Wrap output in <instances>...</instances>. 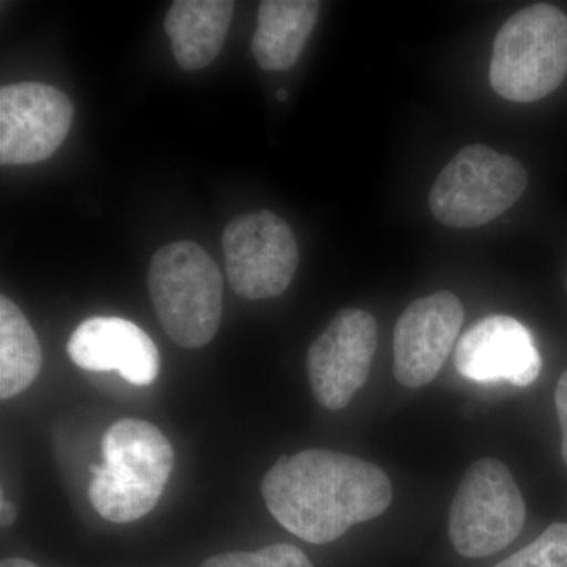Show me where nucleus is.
<instances>
[{
    "label": "nucleus",
    "mask_w": 567,
    "mask_h": 567,
    "mask_svg": "<svg viewBox=\"0 0 567 567\" xmlns=\"http://www.w3.org/2000/svg\"><path fill=\"white\" fill-rule=\"evenodd\" d=\"M223 252L230 287L251 301L286 292L300 262L292 229L270 210L248 213L227 224Z\"/></svg>",
    "instance_id": "obj_7"
},
{
    "label": "nucleus",
    "mask_w": 567,
    "mask_h": 567,
    "mask_svg": "<svg viewBox=\"0 0 567 567\" xmlns=\"http://www.w3.org/2000/svg\"><path fill=\"white\" fill-rule=\"evenodd\" d=\"M525 167L487 145H466L443 167L429 194L436 221L473 229L509 210L527 189Z\"/></svg>",
    "instance_id": "obj_5"
},
{
    "label": "nucleus",
    "mask_w": 567,
    "mask_h": 567,
    "mask_svg": "<svg viewBox=\"0 0 567 567\" xmlns=\"http://www.w3.org/2000/svg\"><path fill=\"white\" fill-rule=\"evenodd\" d=\"M317 0H264L257 14L252 54L260 69H290L300 59L317 18Z\"/></svg>",
    "instance_id": "obj_14"
},
{
    "label": "nucleus",
    "mask_w": 567,
    "mask_h": 567,
    "mask_svg": "<svg viewBox=\"0 0 567 567\" xmlns=\"http://www.w3.org/2000/svg\"><path fill=\"white\" fill-rule=\"evenodd\" d=\"M69 354L85 371H117L136 386L151 385L159 372V352L151 336L121 317L82 322L70 336Z\"/></svg>",
    "instance_id": "obj_12"
},
{
    "label": "nucleus",
    "mask_w": 567,
    "mask_h": 567,
    "mask_svg": "<svg viewBox=\"0 0 567 567\" xmlns=\"http://www.w3.org/2000/svg\"><path fill=\"white\" fill-rule=\"evenodd\" d=\"M566 76L567 17L557 7H527L496 33L488 80L502 99L537 102L557 91Z\"/></svg>",
    "instance_id": "obj_4"
},
{
    "label": "nucleus",
    "mask_w": 567,
    "mask_h": 567,
    "mask_svg": "<svg viewBox=\"0 0 567 567\" xmlns=\"http://www.w3.org/2000/svg\"><path fill=\"white\" fill-rule=\"evenodd\" d=\"M234 9L230 0H177L171 6L164 28L183 70L204 69L218 58Z\"/></svg>",
    "instance_id": "obj_13"
},
{
    "label": "nucleus",
    "mask_w": 567,
    "mask_h": 567,
    "mask_svg": "<svg viewBox=\"0 0 567 567\" xmlns=\"http://www.w3.org/2000/svg\"><path fill=\"white\" fill-rule=\"evenodd\" d=\"M260 492L271 516L311 544L333 543L353 525L382 516L393 502L390 477L379 465L328 450L282 456Z\"/></svg>",
    "instance_id": "obj_1"
},
{
    "label": "nucleus",
    "mask_w": 567,
    "mask_h": 567,
    "mask_svg": "<svg viewBox=\"0 0 567 567\" xmlns=\"http://www.w3.org/2000/svg\"><path fill=\"white\" fill-rule=\"evenodd\" d=\"M200 567H315L300 548L274 544L257 551H227L205 559Z\"/></svg>",
    "instance_id": "obj_16"
},
{
    "label": "nucleus",
    "mask_w": 567,
    "mask_h": 567,
    "mask_svg": "<svg viewBox=\"0 0 567 567\" xmlns=\"http://www.w3.org/2000/svg\"><path fill=\"white\" fill-rule=\"evenodd\" d=\"M464 323V306L442 290L417 298L394 328V377L401 385L420 388L439 375Z\"/></svg>",
    "instance_id": "obj_10"
},
{
    "label": "nucleus",
    "mask_w": 567,
    "mask_h": 567,
    "mask_svg": "<svg viewBox=\"0 0 567 567\" xmlns=\"http://www.w3.org/2000/svg\"><path fill=\"white\" fill-rule=\"evenodd\" d=\"M454 364L458 374L476 382L503 379L528 386L539 375L543 361L527 327L509 316H491L462 334Z\"/></svg>",
    "instance_id": "obj_11"
},
{
    "label": "nucleus",
    "mask_w": 567,
    "mask_h": 567,
    "mask_svg": "<svg viewBox=\"0 0 567 567\" xmlns=\"http://www.w3.org/2000/svg\"><path fill=\"white\" fill-rule=\"evenodd\" d=\"M566 284H567V279H566Z\"/></svg>",
    "instance_id": "obj_22"
},
{
    "label": "nucleus",
    "mask_w": 567,
    "mask_h": 567,
    "mask_svg": "<svg viewBox=\"0 0 567 567\" xmlns=\"http://www.w3.org/2000/svg\"><path fill=\"white\" fill-rule=\"evenodd\" d=\"M555 406H557V415L563 432L561 456L567 465V371L559 377L557 390H555Z\"/></svg>",
    "instance_id": "obj_18"
},
{
    "label": "nucleus",
    "mask_w": 567,
    "mask_h": 567,
    "mask_svg": "<svg viewBox=\"0 0 567 567\" xmlns=\"http://www.w3.org/2000/svg\"><path fill=\"white\" fill-rule=\"evenodd\" d=\"M43 354L35 331L10 298H0V399L14 398L35 382Z\"/></svg>",
    "instance_id": "obj_15"
},
{
    "label": "nucleus",
    "mask_w": 567,
    "mask_h": 567,
    "mask_svg": "<svg viewBox=\"0 0 567 567\" xmlns=\"http://www.w3.org/2000/svg\"><path fill=\"white\" fill-rule=\"evenodd\" d=\"M0 567H39L24 558H7L0 563Z\"/></svg>",
    "instance_id": "obj_20"
},
{
    "label": "nucleus",
    "mask_w": 567,
    "mask_h": 567,
    "mask_svg": "<svg viewBox=\"0 0 567 567\" xmlns=\"http://www.w3.org/2000/svg\"><path fill=\"white\" fill-rule=\"evenodd\" d=\"M173 466V445L158 427L141 420L117 421L104 434L103 464L91 465L92 506L114 524L147 516Z\"/></svg>",
    "instance_id": "obj_2"
},
{
    "label": "nucleus",
    "mask_w": 567,
    "mask_h": 567,
    "mask_svg": "<svg viewBox=\"0 0 567 567\" xmlns=\"http://www.w3.org/2000/svg\"><path fill=\"white\" fill-rule=\"evenodd\" d=\"M495 567H567V524L550 525L535 543Z\"/></svg>",
    "instance_id": "obj_17"
},
{
    "label": "nucleus",
    "mask_w": 567,
    "mask_h": 567,
    "mask_svg": "<svg viewBox=\"0 0 567 567\" xmlns=\"http://www.w3.org/2000/svg\"><path fill=\"white\" fill-rule=\"evenodd\" d=\"M17 507H14L10 499H7L6 496L2 495V499H0V522H2V527H11L14 520H17Z\"/></svg>",
    "instance_id": "obj_19"
},
{
    "label": "nucleus",
    "mask_w": 567,
    "mask_h": 567,
    "mask_svg": "<svg viewBox=\"0 0 567 567\" xmlns=\"http://www.w3.org/2000/svg\"><path fill=\"white\" fill-rule=\"evenodd\" d=\"M276 99H278L279 102H284V100H287L286 89H279L278 93H276Z\"/></svg>",
    "instance_id": "obj_21"
},
{
    "label": "nucleus",
    "mask_w": 567,
    "mask_h": 567,
    "mask_svg": "<svg viewBox=\"0 0 567 567\" xmlns=\"http://www.w3.org/2000/svg\"><path fill=\"white\" fill-rule=\"evenodd\" d=\"M525 517L527 506L509 468L496 458H480L458 484L447 533L462 557H491L520 535Z\"/></svg>",
    "instance_id": "obj_6"
},
{
    "label": "nucleus",
    "mask_w": 567,
    "mask_h": 567,
    "mask_svg": "<svg viewBox=\"0 0 567 567\" xmlns=\"http://www.w3.org/2000/svg\"><path fill=\"white\" fill-rule=\"evenodd\" d=\"M148 292L175 344L200 349L215 338L223 315V278L203 246L175 241L153 254Z\"/></svg>",
    "instance_id": "obj_3"
},
{
    "label": "nucleus",
    "mask_w": 567,
    "mask_h": 567,
    "mask_svg": "<svg viewBox=\"0 0 567 567\" xmlns=\"http://www.w3.org/2000/svg\"><path fill=\"white\" fill-rule=\"evenodd\" d=\"M377 320L364 309L336 315L308 352L312 393L323 409H346L368 382L377 350Z\"/></svg>",
    "instance_id": "obj_8"
},
{
    "label": "nucleus",
    "mask_w": 567,
    "mask_h": 567,
    "mask_svg": "<svg viewBox=\"0 0 567 567\" xmlns=\"http://www.w3.org/2000/svg\"><path fill=\"white\" fill-rule=\"evenodd\" d=\"M73 103L52 85L20 82L0 89V163L22 166L58 152L71 128Z\"/></svg>",
    "instance_id": "obj_9"
}]
</instances>
